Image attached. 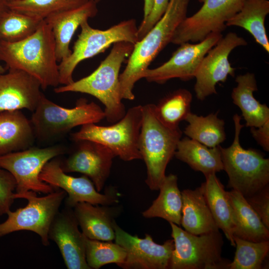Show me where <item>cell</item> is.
<instances>
[{
    "instance_id": "6da1fadb",
    "label": "cell",
    "mask_w": 269,
    "mask_h": 269,
    "mask_svg": "<svg viewBox=\"0 0 269 269\" xmlns=\"http://www.w3.org/2000/svg\"><path fill=\"white\" fill-rule=\"evenodd\" d=\"M0 60L8 70L22 71L33 77L43 90L60 84L55 39L44 20L32 34L22 40H0Z\"/></svg>"
},
{
    "instance_id": "7a4b0ae2",
    "label": "cell",
    "mask_w": 269,
    "mask_h": 269,
    "mask_svg": "<svg viewBox=\"0 0 269 269\" xmlns=\"http://www.w3.org/2000/svg\"><path fill=\"white\" fill-rule=\"evenodd\" d=\"M190 0H170L161 18L144 37L134 44L127 66L119 75L122 99L133 100V90L144 71L169 42L178 25L186 17Z\"/></svg>"
},
{
    "instance_id": "3957f363",
    "label": "cell",
    "mask_w": 269,
    "mask_h": 269,
    "mask_svg": "<svg viewBox=\"0 0 269 269\" xmlns=\"http://www.w3.org/2000/svg\"><path fill=\"white\" fill-rule=\"evenodd\" d=\"M134 46L126 41L114 43L109 54L93 72L70 84L58 86L54 88V92H79L92 95L104 105L105 118L108 122H118L126 114L120 95L119 72Z\"/></svg>"
},
{
    "instance_id": "277c9868",
    "label": "cell",
    "mask_w": 269,
    "mask_h": 269,
    "mask_svg": "<svg viewBox=\"0 0 269 269\" xmlns=\"http://www.w3.org/2000/svg\"><path fill=\"white\" fill-rule=\"evenodd\" d=\"M142 113L138 149L146 167L145 181L150 190H158L182 132L179 127L170 128L162 123L155 113L154 104L142 106Z\"/></svg>"
},
{
    "instance_id": "5b68a950",
    "label": "cell",
    "mask_w": 269,
    "mask_h": 269,
    "mask_svg": "<svg viewBox=\"0 0 269 269\" xmlns=\"http://www.w3.org/2000/svg\"><path fill=\"white\" fill-rule=\"evenodd\" d=\"M235 135L227 148L221 146L223 170L227 173L228 187L240 193L245 198L261 191L269 183V159L259 151L244 148L240 134L244 125L241 116L234 115Z\"/></svg>"
},
{
    "instance_id": "8992f818",
    "label": "cell",
    "mask_w": 269,
    "mask_h": 269,
    "mask_svg": "<svg viewBox=\"0 0 269 269\" xmlns=\"http://www.w3.org/2000/svg\"><path fill=\"white\" fill-rule=\"evenodd\" d=\"M104 118V111L85 98L78 99L75 107L69 109L43 95L30 120L35 137L46 140L62 136L77 126L96 124Z\"/></svg>"
},
{
    "instance_id": "52a82bcc",
    "label": "cell",
    "mask_w": 269,
    "mask_h": 269,
    "mask_svg": "<svg viewBox=\"0 0 269 269\" xmlns=\"http://www.w3.org/2000/svg\"><path fill=\"white\" fill-rule=\"evenodd\" d=\"M174 242L170 269H229L222 257L223 239L219 231L196 235L169 223Z\"/></svg>"
},
{
    "instance_id": "ba28073f",
    "label": "cell",
    "mask_w": 269,
    "mask_h": 269,
    "mask_svg": "<svg viewBox=\"0 0 269 269\" xmlns=\"http://www.w3.org/2000/svg\"><path fill=\"white\" fill-rule=\"evenodd\" d=\"M80 26L81 32L71 54L58 65L59 84L63 85L74 81L73 72L82 61L104 52L115 43L126 41L135 44L138 41V28L134 19L124 20L106 30L92 27L88 20L83 22Z\"/></svg>"
},
{
    "instance_id": "9c48e42d",
    "label": "cell",
    "mask_w": 269,
    "mask_h": 269,
    "mask_svg": "<svg viewBox=\"0 0 269 269\" xmlns=\"http://www.w3.org/2000/svg\"><path fill=\"white\" fill-rule=\"evenodd\" d=\"M142 117V106H134L113 125H84L71 134V138L75 141L88 140L99 143L126 161L141 159L138 138Z\"/></svg>"
},
{
    "instance_id": "30bf717a",
    "label": "cell",
    "mask_w": 269,
    "mask_h": 269,
    "mask_svg": "<svg viewBox=\"0 0 269 269\" xmlns=\"http://www.w3.org/2000/svg\"><path fill=\"white\" fill-rule=\"evenodd\" d=\"M66 195V192L60 188L42 197H37L33 191L19 194L14 193V199H25L28 203L24 207L7 212V219L0 223V237L16 231H29L40 236L43 245H49L50 225Z\"/></svg>"
},
{
    "instance_id": "8fae6325",
    "label": "cell",
    "mask_w": 269,
    "mask_h": 269,
    "mask_svg": "<svg viewBox=\"0 0 269 269\" xmlns=\"http://www.w3.org/2000/svg\"><path fill=\"white\" fill-rule=\"evenodd\" d=\"M65 151V148L60 145L43 148L31 146L0 155V167L7 170L14 177L16 183V194L33 191L47 194L57 188L42 181L39 174L48 161Z\"/></svg>"
},
{
    "instance_id": "7c38bea8",
    "label": "cell",
    "mask_w": 269,
    "mask_h": 269,
    "mask_svg": "<svg viewBox=\"0 0 269 269\" xmlns=\"http://www.w3.org/2000/svg\"><path fill=\"white\" fill-rule=\"evenodd\" d=\"M203 4L191 16L186 17L177 27L171 42L175 44L199 42L213 33H221L226 22L241 8L236 0H198Z\"/></svg>"
},
{
    "instance_id": "4fadbf2b",
    "label": "cell",
    "mask_w": 269,
    "mask_h": 269,
    "mask_svg": "<svg viewBox=\"0 0 269 269\" xmlns=\"http://www.w3.org/2000/svg\"><path fill=\"white\" fill-rule=\"evenodd\" d=\"M39 178L55 188L65 191L66 207L73 208L79 202L93 205H112L119 202L116 191L110 189L102 194L96 189L87 176L76 177L68 175L61 167V160L55 157L48 161L39 174Z\"/></svg>"
},
{
    "instance_id": "5bb4252c",
    "label": "cell",
    "mask_w": 269,
    "mask_h": 269,
    "mask_svg": "<svg viewBox=\"0 0 269 269\" xmlns=\"http://www.w3.org/2000/svg\"><path fill=\"white\" fill-rule=\"evenodd\" d=\"M247 44L244 38L236 33L229 32L208 52L194 77V91L198 99L203 100L216 94V85L218 83L225 82L229 75L234 76L235 69L229 61V55L234 48Z\"/></svg>"
},
{
    "instance_id": "9a60e30c",
    "label": "cell",
    "mask_w": 269,
    "mask_h": 269,
    "mask_svg": "<svg viewBox=\"0 0 269 269\" xmlns=\"http://www.w3.org/2000/svg\"><path fill=\"white\" fill-rule=\"evenodd\" d=\"M222 37L221 33H213L197 43L180 44L167 61L157 68L146 70L143 78L158 84L165 83L173 78L183 81L193 79L203 58Z\"/></svg>"
},
{
    "instance_id": "2e32d148",
    "label": "cell",
    "mask_w": 269,
    "mask_h": 269,
    "mask_svg": "<svg viewBox=\"0 0 269 269\" xmlns=\"http://www.w3.org/2000/svg\"><path fill=\"white\" fill-rule=\"evenodd\" d=\"M115 243L126 252L124 262L119 267L124 269H167L174 249L173 239L159 245L151 236L145 234L144 238L133 236L114 225Z\"/></svg>"
},
{
    "instance_id": "e0dca14e",
    "label": "cell",
    "mask_w": 269,
    "mask_h": 269,
    "mask_svg": "<svg viewBox=\"0 0 269 269\" xmlns=\"http://www.w3.org/2000/svg\"><path fill=\"white\" fill-rule=\"evenodd\" d=\"M77 147L63 162L65 173L79 172L88 176L100 192L110 175L113 159L116 156L107 147L88 140L76 141Z\"/></svg>"
},
{
    "instance_id": "ac0fdd59",
    "label": "cell",
    "mask_w": 269,
    "mask_h": 269,
    "mask_svg": "<svg viewBox=\"0 0 269 269\" xmlns=\"http://www.w3.org/2000/svg\"><path fill=\"white\" fill-rule=\"evenodd\" d=\"M78 227L73 208L66 207L54 217L48 238L57 244L68 269H91L86 260V237Z\"/></svg>"
},
{
    "instance_id": "d6986e66",
    "label": "cell",
    "mask_w": 269,
    "mask_h": 269,
    "mask_svg": "<svg viewBox=\"0 0 269 269\" xmlns=\"http://www.w3.org/2000/svg\"><path fill=\"white\" fill-rule=\"evenodd\" d=\"M41 89L39 82L22 71L0 74V112L23 109L33 112L43 95Z\"/></svg>"
},
{
    "instance_id": "ffe728a7",
    "label": "cell",
    "mask_w": 269,
    "mask_h": 269,
    "mask_svg": "<svg viewBox=\"0 0 269 269\" xmlns=\"http://www.w3.org/2000/svg\"><path fill=\"white\" fill-rule=\"evenodd\" d=\"M97 4L89 0L79 7L56 13L44 19L51 27L54 37L58 62L71 54L69 45L73 35L83 22L97 15Z\"/></svg>"
},
{
    "instance_id": "44dd1931",
    "label": "cell",
    "mask_w": 269,
    "mask_h": 269,
    "mask_svg": "<svg viewBox=\"0 0 269 269\" xmlns=\"http://www.w3.org/2000/svg\"><path fill=\"white\" fill-rule=\"evenodd\" d=\"M79 202L73 208L82 233L88 238L111 242L115 239V218L120 211L118 207Z\"/></svg>"
},
{
    "instance_id": "7402d4cb",
    "label": "cell",
    "mask_w": 269,
    "mask_h": 269,
    "mask_svg": "<svg viewBox=\"0 0 269 269\" xmlns=\"http://www.w3.org/2000/svg\"><path fill=\"white\" fill-rule=\"evenodd\" d=\"M35 138L30 120L20 110L0 112V155L27 149Z\"/></svg>"
},
{
    "instance_id": "603a6c76",
    "label": "cell",
    "mask_w": 269,
    "mask_h": 269,
    "mask_svg": "<svg viewBox=\"0 0 269 269\" xmlns=\"http://www.w3.org/2000/svg\"><path fill=\"white\" fill-rule=\"evenodd\" d=\"M181 225L188 232L199 235L219 231L207 203L202 185L181 192Z\"/></svg>"
},
{
    "instance_id": "cb8c5ba5",
    "label": "cell",
    "mask_w": 269,
    "mask_h": 269,
    "mask_svg": "<svg viewBox=\"0 0 269 269\" xmlns=\"http://www.w3.org/2000/svg\"><path fill=\"white\" fill-rule=\"evenodd\" d=\"M227 193L232 210L234 238L236 237L255 242L269 240V229L245 197L234 189Z\"/></svg>"
},
{
    "instance_id": "d4e9b609",
    "label": "cell",
    "mask_w": 269,
    "mask_h": 269,
    "mask_svg": "<svg viewBox=\"0 0 269 269\" xmlns=\"http://www.w3.org/2000/svg\"><path fill=\"white\" fill-rule=\"evenodd\" d=\"M235 81L237 86L231 94L233 103L240 109L246 127H260L269 119V108L254 97V92L258 90L255 75L247 73L238 75Z\"/></svg>"
},
{
    "instance_id": "484cf974",
    "label": "cell",
    "mask_w": 269,
    "mask_h": 269,
    "mask_svg": "<svg viewBox=\"0 0 269 269\" xmlns=\"http://www.w3.org/2000/svg\"><path fill=\"white\" fill-rule=\"evenodd\" d=\"M174 156L205 176L223 170L221 146L208 147L189 137L181 138Z\"/></svg>"
},
{
    "instance_id": "4316f807",
    "label": "cell",
    "mask_w": 269,
    "mask_h": 269,
    "mask_svg": "<svg viewBox=\"0 0 269 269\" xmlns=\"http://www.w3.org/2000/svg\"><path fill=\"white\" fill-rule=\"evenodd\" d=\"M205 178V182L201 185L213 217L231 245L235 247L232 210L227 191L215 173L209 174Z\"/></svg>"
},
{
    "instance_id": "83f0119b",
    "label": "cell",
    "mask_w": 269,
    "mask_h": 269,
    "mask_svg": "<svg viewBox=\"0 0 269 269\" xmlns=\"http://www.w3.org/2000/svg\"><path fill=\"white\" fill-rule=\"evenodd\" d=\"M177 177L170 174L165 176L159 188L158 197L151 205L142 213L146 218L159 217L169 223L181 225L182 199L177 185Z\"/></svg>"
},
{
    "instance_id": "f1b7e54d",
    "label": "cell",
    "mask_w": 269,
    "mask_h": 269,
    "mask_svg": "<svg viewBox=\"0 0 269 269\" xmlns=\"http://www.w3.org/2000/svg\"><path fill=\"white\" fill-rule=\"evenodd\" d=\"M269 13L268 0H244L240 10L226 22V25L244 28L269 53V41L265 27Z\"/></svg>"
},
{
    "instance_id": "f546056e",
    "label": "cell",
    "mask_w": 269,
    "mask_h": 269,
    "mask_svg": "<svg viewBox=\"0 0 269 269\" xmlns=\"http://www.w3.org/2000/svg\"><path fill=\"white\" fill-rule=\"evenodd\" d=\"M185 121L188 125L184 131L185 134L208 147L217 146L226 139L225 122L217 114L203 117L190 112Z\"/></svg>"
},
{
    "instance_id": "4dcf8cb0",
    "label": "cell",
    "mask_w": 269,
    "mask_h": 269,
    "mask_svg": "<svg viewBox=\"0 0 269 269\" xmlns=\"http://www.w3.org/2000/svg\"><path fill=\"white\" fill-rule=\"evenodd\" d=\"M192 100L191 93L186 89H179L169 94L155 105V113L166 126L179 127L180 122L185 120L191 112Z\"/></svg>"
},
{
    "instance_id": "1f68e13d",
    "label": "cell",
    "mask_w": 269,
    "mask_h": 269,
    "mask_svg": "<svg viewBox=\"0 0 269 269\" xmlns=\"http://www.w3.org/2000/svg\"><path fill=\"white\" fill-rule=\"evenodd\" d=\"M89 0H15L6 1L8 8L40 20L79 7Z\"/></svg>"
},
{
    "instance_id": "d6a6232c",
    "label": "cell",
    "mask_w": 269,
    "mask_h": 269,
    "mask_svg": "<svg viewBox=\"0 0 269 269\" xmlns=\"http://www.w3.org/2000/svg\"><path fill=\"white\" fill-rule=\"evenodd\" d=\"M41 21L8 8L0 18V40L10 42L22 40L32 34Z\"/></svg>"
},
{
    "instance_id": "836d02e7",
    "label": "cell",
    "mask_w": 269,
    "mask_h": 269,
    "mask_svg": "<svg viewBox=\"0 0 269 269\" xmlns=\"http://www.w3.org/2000/svg\"><path fill=\"white\" fill-rule=\"evenodd\" d=\"M235 257L229 269H261L269 252V240L255 242L234 237Z\"/></svg>"
},
{
    "instance_id": "e575fe53",
    "label": "cell",
    "mask_w": 269,
    "mask_h": 269,
    "mask_svg": "<svg viewBox=\"0 0 269 269\" xmlns=\"http://www.w3.org/2000/svg\"><path fill=\"white\" fill-rule=\"evenodd\" d=\"M86 262L90 269H99L109 264L121 265L126 257L125 250L117 243L86 238Z\"/></svg>"
},
{
    "instance_id": "d590c367",
    "label": "cell",
    "mask_w": 269,
    "mask_h": 269,
    "mask_svg": "<svg viewBox=\"0 0 269 269\" xmlns=\"http://www.w3.org/2000/svg\"><path fill=\"white\" fill-rule=\"evenodd\" d=\"M16 183L13 175L0 167V216L6 214L13 204Z\"/></svg>"
},
{
    "instance_id": "8d00e7d4",
    "label": "cell",
    "mask_w": 269,
    "mask_h": 269,
    "mask_svg": "<svg viewBox=\"0 0 269 269\" xmlns=\"http://www.w3.org/2000/svg\"><path fill=\"white\" fill-rule=\"evenodd\" d=\"M170 0H154L149 15L143 19L137 29L138 41L141 40L165 13Z\"/></svg>"
},
{
    "instance_id": "74e56055",
    "label": "cell",
    "mask_w": 269,
    "mask_h": 269,
    "mask_svg": "<svg viewBox=\"0 0 269 269\" xmlns=\"http://www.w3.org/2000/svg\"><path fill=\"white\" fill-rule=\"evenodd\" d=\"M247 202L258 214L266 227L269 229V186L245 198Z\"/></svg>"
},
{
    "instance_id": "f35d334b",
    "label": "cell",
    "mask_w": 269,
    "mask_h": 269,
    "mask_svg": "<svg viewBox=\"0 0 269 269\" xmlns=\"http://www.w3.org/2000/svg\"><path fill=\"white\" fill-rule=\"evenodd\" d=\"M253 137L262 148L269 151V119L258 128H251Z\"/></svg>"
},
{
    "instance_id": "ab89813d",
    "label": "cell",
    "mask_w": 269,
    "mask_h": 269,
    "mask_svg": "<svg viewBox=\"0 0 269 269\" xmlns=\"http://www.w3.org/2000/svg\"><path fill=\"white\" fill-rule=\"evenodd\" d=\"M144 7H143V19L150 13L154 2V0H144Z\"/></svg>"
},
{
    "instance_id": "60d3db41",
    "label": "cell",
    "mask_w": 269,
    "mask_h": 269,
    "mask_svg": "<svg viewBox=\"0 0 269 269\" xmlns=\"http://www.w3.org/2000/svg\"><path fill=\"white\" fill-rule=\"evenodd\" d=\"M8 8L6 1L5 0H0V18Z\"/></svg>"
},
{
    "instance_id": "b9f144b4",
    "label": "cell",
    "mask_w": 269,
    "mask_h": 269,
    "mask_svg": "<svg viewBox=\"0 0 269 269\" xmlns=\"http://www.w3.org/2000/svg\"><path fill=\"white\" fill-rule=\"evenodd\" d=\"M5 69L2 67L1 65L0 64V74H2L5 73Z\"/></svg>"
},
{
    "instance_id": "7bdbcfd3",
    "label": "cell",
    "mask_w": 269,
    "mask_h": 269,
    "mask_svg": "<svg viewBox=\"0 0 269 269\" xmlns=\"http://www.w3.org/2000/svg\"><path fill=\"white\" fill-rule=\"evenodd\" d=\"M93 0L94 1H95L96 3H98L99 2H100L101 0Z\"/></svg>"
},
{
    "instance_id": "ee69618b",
    "label": "cell",
    "mask_w": 269,
    "mask_h": 269,
    "mask_svg": "<svg viewBox=\"0 0 269 269\" xmlns=\"http://www.w3.org/2000/svg\"><path fill=\"white\" fill-rule=\"evenodd\" d=\"M236 0L239 1V2H241V3H243V1H244V0Z\"/></svg>"
},
{
    "instance_id": "f6af8a7d",
    "label": "cell",
    "mask_w": 269,
    "mask_h": 269,
    "mask_svg": "<svg viewBox=\"0 0 269 269\" xmlns=\"http://www.w3.org/2000/svg\"><path fill=\"white\" fill-rule=\"evenodd\" d=\"M6 0V1H13L15 0Z\"/></svg>"
}]
</instances>
